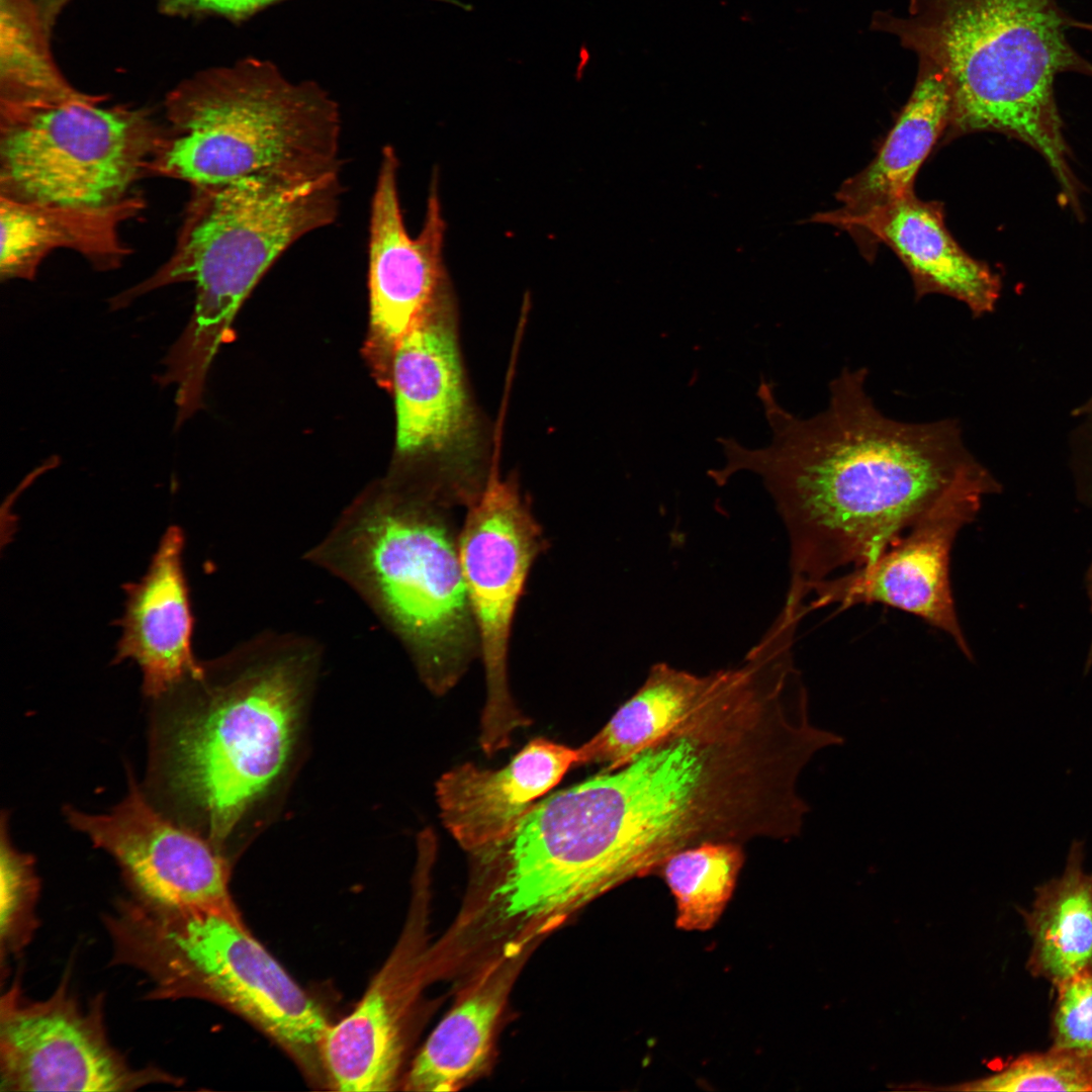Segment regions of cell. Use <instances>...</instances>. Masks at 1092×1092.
<instances>
[{"label": "cell", "instance_id": "obj_1", "mask_svg": "<svg viewBox=\"0 0 1092 1092\" xmlns=\"http://www.w3.org/2000/svg\"><path fill=\"white\" fill-rule=\"evenodd\" d=\"M866 368H844L829 384L825 411L809 419L784 408L774 384L757 396L769 443L720 438L717 484L758 475L790 543L788 598L806 601L816 583L876 559L956 490L996 479L967 449L958 421L905 423L886 417L866 389Z\"/></svg>", "mask_w": 1092, "mask_h": 1092}, {"label": "cell", "instance_id": "obj_2", "mask_svg": "<svg viewBox=\"0 0 1092 1092\" xmlns=\"http://www.w3.org/2000/svg\"><path fill=\"white\" fill-rule=\"evenodd\" d=\"M322 657L314 639L264 632L169 693L164 782L221 851L286 779Z\"/></svg>", "mask_w": 1092, "mask_h": 1092}, {"label": "cell", "instance_id": "obj_3", "mask_svg": "<svg viewBox=\"0 0 1092 1092\" xmlns=\"http://www.w3.org/2000/svg\"><path fill=\"white\" fill-rule=\"evenodd\" d=\"M1075 21L1060 0H908L906 15L879 11L871 24L944 76L945 140L980 131L1016 138L1043 157L1064 201L1075 203L1080 186L1055 95L1061 74L1092 77V62L1068 37Z\"/></svg>", "mask_w": 1092, "mask_h": 1092}, {"label": "cell", "instance_id": "obj_4", "mask_svg": "<svg viewBox=\"0 0 1092 1092\" xmlns=\"http://www.w3.org/2000/svg\"><path fill=\"white\" fill-rule=\"evenodd\" d=\"M341 171L310 179L254 177L192 186L168 260L146 280L109 299L126 307L158 288L195 285L188 325L166 354L162 386L176 387L182 412L202 405L206 374L230 339L235 316L275 261L304 236L336 221L344 193Z\"/></svg>", "mask_w": 1092, "mask_h": 1092}, {"label": "cell", "instance_id": "obj_5", "mask_svg": "<svg viewBox=\"0 0 1092 1092\" xmlns=\"http://www.w3.org/2000/svg\"><path fill=\"white\" fill-rule=\"evenodd\" d=\"M449 508L423 491H372L305 554L368 605L437 695L453 688L479 654Z\"/></svg>", "mask_w": 1092, "mask_h": 1092}, {"label": "cell", "instance_id": "obj_6", "mask_svg": "<svg viewBox=\"0 0 1092 1092\" xmlns=\"http://www.w3.org/2000/svg\"><path fill=\"white\" fill-rule=\"evenodd\" d=\"M164 107L166 133L151 175L203 186L341 171L340 105L317 82L291 81L268 60L197 73Z\"/></svg>", "mask_w": 1092, "mask_h": 1092}, {"label": "cell", "instance_id": "obj_7", "mask_svg": "<svg viewBox=\"0 0 1092 1092\" xmlns=\"http://www.w3.org/2000/svg\"><path fill=\"white\" fill-rule=\"evenodd\" d=\"M114 965L145 976L152 999L202 998L252 1021L302 1062H321L330 1026L317 1004L240 916L119 899L104 915Z\"/></svg>", "mask_w": 1092, "mask_h": 1092}, {"label": "cell", "instance_id": "obj_8", "mask_svg": "<svg viewBox=\"0 0 1092 1092\" xmlns=\"http://www.w3.org/2000/svg\"><path fill=\"white\" fill-rule=\"evenodd\" d=\"M84 98L0 110V196L71 206H106L133 195L151 175L165 123L147 108Z\"/></svg>", "mask_w": 1092, "mask_h": 1092}, {"label": "cell", "instance_id": "obj_9", "mask_svg": "<svg viewBox=\"0 0 1092 1092\" xmlns=\"http://www.w3.org/2000/svg\"><path fill=\"white\" fill-rule=\"evenodd\" d=\"M467 509L459 553L485 672L480 745L491 755L529 722L510 693L508 655L515 611L543 538L517 484L495 468Z\"/></svg>", "mask_w": 1092, "mask_h": 1092}, {"label": "cell", "instance_id": "obj_10", "mask_svg": "<svg viewBox=\"0 0 1092 1092\" xmlns=\"http://www.w3.org/2000/svg\"><path fill=\"white\" fill-rule=\"evenodd\" d=\"M454 298L423 317L390 361L396 445L403 456L433 462L431 492L449 506L472 505L488 474L481 431L460 357Z\"/></svg>", "mask_w": 1092, "mask_h": 1092}, {"label": "cell", "instance_id": "obj_11", "mask_svg": "<svg viewBox=\"0 0 1092 1092\" xmlns=\"http://www.w3.org/2000/svg\"><path fill=\"white\" fill-rule=\"evenodd\" d=\"M102 996L83 1003L65 977L47 999L15 981L0 1001L1 1091H133L183 1081L158 1067L135 1068L111 1043Z\"/></svg>", "mask_w": 1092, "mask_h": 1092}, {"label": "cell", "instance_id": "obj_12", "mask_svg": "<svg viewBox=\"0 0 1092 1092\" xmlns=\"http://www.w3.org/2000/svg\"><path fill=\"white\" fill-rule=\"evenodd\" d=\"M70 824L109 853L131 896L149 904L240 916L230 894V860L194 828L163 815L130 781L111 811L66 809Z\"/></svg>", "mask_w": 1092, "mask_h": 1092}, {"label": "cell", "instance_id": "obj_13", "mask_svg": "<svg viewBox=\"0 0 1092 1092\" xmlns=\"http://www.w3.org/2000/svg\"><path fill=\"white\" fill-rule=\"evenodd\" d=\"M998 481L962 487L920 518L873 561L814 584L807 609L882 604L919 617L972 656L960 625L949 581V560L960 531L978 515Z\"/></svg>", "mask_w": 1092, "mask_h": 1092}, {"label": "cell", "instance_id": "obj_14", "mask_svg": "<svg viewBox=\"0 0 1092 1092\" xmlns=\"http://www.w3.org/2000/svg\"><path fill=\"white\" fill-rule=\"evenodd\" d=\"M393 147L380 155L370 203L368 288L372 340L390 361L400 340L430 311L453 298L443 259L446 223L432 177L423 226L412 237L398 192Z\"/></svg>", "mask_w": 1092, "mask_h": 1092}, {"label": "cell", "instance_id": "obj_15", "mask_svg": "<svg viewBox=\"0 0 1092 1092\" xmlns=\"http://www.w3.org/2000/svg\"><path fill=\"white\" fill-rule=\"evenodd\" d=\"M808 221L847 231L866 253H872L875 244L887 245L908 270L917 300L933 293L947 295L965 303L976 317L996 306L999 275L952 238L939 201L921 200L914 192L859 215L818 212Z\"/></svg>", "mask_w": 1092, "mask_h": 1092}, {"label": "cell", "instance_id": "obj_16", "mask_svg": "<svg viewBox=\"0 0 1092 1092\" xmlns=\"http://www.w3.org/2000/svg\"><path fill=\"white\" fill-rule=\"evenodd\" d=\"M576 761V748L540 737L499 769L469 762L456 766L436 785L442 821L469 852L495 843Z\"/></svg>", "mask_w": 1092, "mask_h": 1092}, {"label": "cell", "instance_id": "obj_17", "mask_svg": "<svg viewBox=\"0 0 1092 1092\" xmlns=\"http://www.w3.org/2000/svg\"><path fill=\"white\" fill-rule=\"evenodd\" d=\"M184 537L170 527L148 572L125 585V612L115 662L129 658L143 672L146 696L161 699L201 674L191 650L193 618L182 567Z\"/></svg>", "mask_w": 1092, "mask_h": 1092}, {"label": "cell", "instance_id": "obj_18", "mask_svg": "<svg viewBox=\"0 0 1092 1092\" xmlns=\"http://www.w3.org/2000/svg\"><path fill=\"white\" fill-rule=\"evenodd\" d=\"M145 205L138 193L106 206L39 204L0 196L1 279L32 280L57 249L79 253L98 270L119 267L130 253L121 226Z\"/></svg>", "mask_w": 1092, "mask_h": 1092}, {"label": "cell", "instance_id": "obj_19", "mask_svg": "<svg viewBox=\"0 0 1092 1092\" xmlns=\"http://www.w3.org/2000/svg\"><path fill=\"white\" fill-rule=\"evenodd\" d=\"M950 117L951 95L944 76L933 66L919 63L911 95L877 155L840 185L835 197L841 207L826 212L855 216L914 193L916 175L944 136Z\"/></svg>", "mask_w": 1092, "mask_h": 1092}, {"label": "cell", "instance_id": "obj_20", "mask_svg": "<svg viewBox=\"0 0 1092 1092\" xmlns=\"http://www.w3.org/2000/svg\"><path fill=\"white\" fill-rule=\"evenodd\" d=\"M399 1009L387 971L379 973L355 1009L329 1026L321 1043V1063L340 1091H387L400 1065Z\"/></svg>", "mask_w": 1092, "mask_h": 1092}, {"label": "cell", "instance_id": "obj_21", "mask_svg": "<svg viewBox=\"0 0 1092 1092\" xmlns=\"http://www.w3.org/2000/svg\"><path fill=\"white\" fill-rule=\"evenodd\" d=\"M1083 861L1084 844L1075 840L1063 874L1037 888L1025 915L1032 938L1028 968L1055 986L1092 971V873Z\"/></svg>", "mask_w": 1092, "mask_h": 1092}, {"label": "cell", "instance_id": "obj_22", "mask_svg": "<svg viewBox=\"0 0 1092 1092\" xmlns=\"http://www.w3.org/2000/svg\"><path fill=\"white\" fill-rule=\"evenodd\" d=\"M710 673L700 675L665 662L653 664L640 688L607 724L576 748V765L602 764L613 770L676 726L706 691Z\"/></svg>", "mask_w": 1092, "mask_h": 1092}, {"label": "cell", "instance_id": "obj_23", "mask_svg": "<svg viewBox=\"0 0 1092 1092\" xmlns=\"http://www.w3.org/2000/svg\"><path fill=\"white\" fill-rule=\"evenodd\" d=\"M506 985L492 979L457 1004L417 1056L405 1084L414 1091H451L473 1077L488 1056Z\"/></svg>", "mask_w": 1092, "mask_h": 1092}, {"label": "cell", "instance_id": "obj_24", "mask_svg": "<svg viewBox=\"0 0 1092 1092\" xmlns=\"http://www.w3.org/2000/svg\"><path fill=\"white\" fill-rule=\"evenodd\" d=\"M35 0H0V110L40 108L84 98L54 61Z\"/></svg>", "mask_w": 1092, "mask_h": 1092}, {"label": "cell", "instance_id": "obj_25", "mask_svg": "<svg viewBox=\"0 0 1092 1092\" xmlns=\"http://www.w3.org/2000/svg\"><path fill=\"white\" fill-rule=\"evenodd\" d=\"M745 861L743 844L705 841L671 854L659 868L676 905L675 925L687 931L715 926Z\"/></svg>", "mask_w": 1092, "mask_h": 1092}, {"label": "cell", "instance_id": "obj_26", "mask_svg": "<svg viewBox=\"0 0 1092 1092\" xmlns=\"http://www.w3.org/2000/svg\"><path fill=\"white\" fill-rule=\"evenodd\" d=\"M6 816L0 842V946L2 965L19 954L31 940L38 921L35 906L39 881L33 857L16 849L9 837Z\"/></svg>", "mask_w": 1092, "mask_h": 1092}, {"label": "cell", "instance_id": "obj_27", "mask_svg": "<svg viewBox=\"0 0 1092 1092\" xmlns=\"http://www.w3.org/2000/svg\"><path fill=\"white\" fill-rule=\"evenodd\" d=\"M972 1091H1092V1054L1052 1048L1023 1055L992 1076L965 1084Z\"/></svg>", "mask_w": 1092, "mask_h": 1092}, {"label": "cell", "instance_id": "obj_28", "mask_svg": "<svg viewBox=\"0 0 1092 1092\" xmlns=\"http://www.w3.org/2000/svg\"><path fill=\"white\" fill-rule=\"evenodd\" d=\"M1056 987L1053 1048L1092 1054V971Z\"/></svg>", "mask_w": 1092, "mask_h": 1092}, {"label": "cell", "instance_id": "obj_29", "mask_svg": "<svg viewBox=\"0 0 1092 1092\" xmlns=\"http://www.w3.org/2000/svg\"><path fill=\"white\" fill-rule=\"evenodd\" d=\"M169 15H216L233 22L250 19L262 10L287 0H156Z\"/></svg>", "mask_w": 1092, "mask_h": 1092}, {"label": "cell", "instance_id": "obj_30", "mask_svg": "<svg viewBox=\"0 0 1092 1092\" xmlns=\"http://www.w3.org/2000/svg\"><path fill=\"white\" fill-rule=\"evenodd\" d=\"M46 27L50 30L62 9L71 0H35Z\"/></svg>", "mask_w": 1092, "mask_h": 1092}, {"label": "cell", "instance_id": "obj_31", "mask_svg": "<svg viewBox=\"0 0 1092 1092\" xmlns=\"http://www.w3.org/2000/svg\"><path fill=\"white\" fill-rule=\"evenodd\" d=\"M1087 584H1088V593H1089V598H1090V601H1091V609H1092V564H1091L1090 569L1088 571ZM1091 661H1092V645H1091V649H1090V653H1089L1088 664Z\"/></svg>", "mask_w": 1092, "mask_h": 1092}, {"label": "cell", "instance_id": "obj_32", "mask_svg": "<svg viewBox=\"0 0 1092 1092\" xmlns=\"http://www.w3.org/2000/svg\"><path fill=\"white\" fill-rule=\"evenodd\" d=\"M1077 415L1086 416L1088 419L1087 421H1090L1089 423H1092V398L1080 411L1077 412Z\"/></svg>", "mask_w": 1092, "mask_h": 1092}, {"label": "cell", "instance_id": "obj_33", "mask_svg": "<svg viewBox=\"0 0 1092 1092\" xmlns=\"http://www.w3.org/2000/svg\"><path fill=\"white\" fill-rule=\"evenodd\" d=\"M1075 28L1086 30V31H1089L1090 33H1092V22L1082 21L1080 19H1077V21L1075 23Z\"/></svg>", "mask_w": 1092, "mask_h": 1092}]
</instances>
